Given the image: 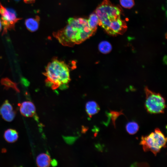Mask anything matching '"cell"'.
<instances>
[{"instance_id": "cell-1", "label": "cell", "mask_w": 167, "mask_h": 167, "mask_svg": "<svg viewBox=\"0 0 167 167\" xmlns=\"http://www.w3.org/2000/svg\"><path fill=\"white\" fill-rule=\"evenodd\" d=\"M67 22L64 28L53 34L63 46L72 47L81 43L96 32L90 28L86 19L70 18Z\"/></svg>"}, {"instance_id": "cell-2", "label": "cell", "mask_w": 167, "mask_h": 167, "mask_svg": "<svg viewBox=\"0 0 167 167\" xmlns=\"http://www.w3.org/2000/svg\"><path fill=\"white\" fill-rule=\"evenodd\" d=\"M122 10L109 0H103L96 8L95 12L99 19L98 25L109 35L123 34L127 27L125 21L121 18Z\"/></svg>"}, {"instance_id": "cell-3", "label": "cell", "mask_w": 167, "mask_h": 167, "mask_svg": "<svg viewBox=\"0 0 167 167\" xmlns=\"http://www.w3.org/2000/svg\"><path fill=\"white\" fill-rule=\"evenodd\" d=\"M43 75L46 85L53 90H63L68 88L71 81L70 70L64 61L54 58L46 67Z\"/></svg>"}, {"instance_id": "cell-4", "label": "cell", "mask_w": 167, "mask_h": 167, "mask_svg": "<svg viewBox=\"0 0 167 167\" xmlns=\"http://www.w3.org/2000/svg\"><path fill=\"white\" fill-rule=\"evenodd\" d=\"M166 141L164 134L159 129L156 128L149 135L142 136L140 144L144 152L151 151L156 156L162 148L166 147Z\"/></svg>"}, {"instance_id": "cell-5", "label": "cell", "mask_w": 167, "mask_h": 167, "mask_svg": "<svg viewBox=\"0 0 167 167\" xmlns=\"http://www.w3.org/2000/svg\"><path fill=\"white\" fill-rule=\"evenodd\" d=\"M146 95L145 107L151 114L163 113L166 108L165 100L159 93L153 92L147 87L145 88Z\"/></svg>"}, {"instance_id": "cell-6", "label": "cell", "mask_w": 167, "mask_h": 167, "mask_svg": "<svg viewBox=\"0 0 167 167\" xmlns=\"http://www.w3.org/2000/svg\"><path fill=\"white\" fill-rule=\"evenodd\" d=\"M0 15L3 28L2 35L6 33L8 30L14 29L15 24L21 19L17 17L13 9L4 7L0 2Z\"/></svg>"}, {"instance_id": "cell-7", "label": "cell", "mask_w": 167, "mask_h": 167, "mask_svg": "<svg viewBox=\"0 0 167 167\" xmlns=\"http://www.w3.org/2000/svg\"><path fill=\"white\" fill-rule=\"evenodd\" d=\"M0 115L5 120L10 122L15 118L16 112L7 100H5L0 107Z\"/></svg>"}, {"instance_id": "cell-8", "label": "cell", "mask_w": 167, "mask_h": 167, "mask_svg": "<svg viewBox=\"0 0 167 167\" xmlns=\"http://www.w3.org/2000/svg\"><path fill=\"white\" fill-rule=\"evenodd\" d=\"M19 110L21 114L27 117H33L36 113V107L34 104L30 101H25L20 105Z\"/></svg>"}, {"instance_id": "cell-9", "label": "cell", "mask_w": 167, "mask_h": 167, "mask_svg": "<svg viewBox=\"0 0 167 167\" xmlns=\"http://www.w3.org/2000/svg\"><path fill=\"white\" fill-rule=\"evenodd\" d=\"M36 162L38 167H47L50 165L51 160L50 156L48 154L42 153L37 156Z\"/></svg>"}, {"instance_id": "cell-10", "label": "cell", "mask_w": 167, "mask_h": 167, "mask_svg": "<svg viewBox=\"0 0 167 167\" xmlns=\"http://www.w3.org/2000/svg\"><path fill=\"white\" fill-rule=\"evenodd\" d=\"M40 18L36 16L34 18H30L25 21V25L27 29L30 31L34 32L36 31L39 27Z\"/></svg>"}, {"instance_id": "cell-11", "label": "cell", "mask_w": 167, "mask_h": 167, "mask_svg": "<svg viewBox=\"0 0 167 167\" xmlns=\"http://www.w3.org/2000/svg\"><path fill=\"white\" fill-rule=\"evenodd\" d=\"M85 110L88 115L90 117H91L99 112L100 110V108L96 102L90 101L86 104Z\"/></svg>"}, {"instance_id": "cell-12", "label": "cell", "mask_w": 167, "mask_h": 167, "mask_svg": "<svg viewBox=\"0 0 167 167\" xmlns=\"http://www.w3.org/2000/svg\"><path fill=\"white\" fill-rule=\"evenodd\" d=\"M4 137L7 142L10 143H14L18 139V134L16 130L9 129L5 131Z\"/></svg>"}, {"instance_id": "cell-13", "label": "cell", "mask_w": 167, "mask_h": 167, "mask_svg": "<svg viewBox=\"0 0 167 167\" xmlns=\"http://www.w3.org/2000/svg\"><path fill=\"white\" fill-rule=\"evenodd\" d=\"M0 83L2 85L4 86V88L6 89L12 88L17 92H20L18 87L17 84L13 82L8 78H2L0 81Z\"/></svg>"}, {"instance_id": "cell-14", "label": "cell", "mask_w": 167, "mask_h": 167, "mask_svg": "<svg viewBox=\"0 0 167 167\" xmlns=\"http://www.w3.org/2000/svg\"><path fill=\"white\" fill-rule=\"evenodd\" d=\"M88 21L90 28L96 32L99 24V19L95 12L93 13L90 15Z\"/></svg>"}, {"instance_id": "cell-15", "label": "cell", "mask_w": 167, "mask_h": 167, "mask_svg": "<svg viewBox=\"0 0 167 167\" xmlns=\"http://www.w3.org/2000/svg\"><path fill=\"white\" fill-rule=\"evenodd\" d=\"M138 124L134 121H131L127 123L126 126L127 132L130 135H134L136 133L139 129Z\"/></svg>"}, {"instance_id": "cell-16", "label": "cell", "mask_w": 167, "mask_h": 167, "mask_svg": "<svg viewBox=\"0 0 167 167\" xmlns=\"http://www.w3.org/2000/svg\"><path fill=\"white\" fill-rule=\"evenodd\" d=\"M98 49L102 53H108L111 51L112 47L111 44L106 41L101 42L99 45Z\"/></svg>"}, {"instance_id": "cell-17", "label": "cell", "mask_w": 167, "mask_h": 167, "mask_svg": "<svg viewBox=\"0 0 167 167\" xmlns=\"http://www.w3.org/2000/svg\"><path fill=\"white\" fill-rule=\"evenodd\" d=\"M121 5L123 7L131 9L135 5L134 0H120Z\"/></svg>"}, {"instance_id": "cell-18", "label": "cell", "mask_w": 167, "mask_h": 167, "mask_svg": "<svg viewBox=\"0 0 167 167\" xmlns=\"http://www.w3.org/2000/svg\"><path fill=\"white\" fill-rule=\"evenodd\" d=\"M24 2L26 3H32L34 2L35 0H23Z\"/></svg>"}, {"instance_id": "cell-19", "label": "cell", "mask_w": 167, "mask_h": 167, "mask_svg": "<svg viewBox=\"0 0 167 167\" xmlns=\"http://www.w3.org/2000/svg\"><path fill=\"white\" fill-rule=\"evenodd\" d=\"M2 24L1 21V20H0V32L1 31L2 29Z\"/></svg>"}, {"instance_id": "cell-20", "label": "cell", "mask_w": 167, "mask_h": 167, "mask_svg": "<svg viewBox=\"0 0 167 167\" xmlns=\"http://www.w3.org/2000/svg\"><path fill=\"white\" fill-rule=\"evenodd\" d=\"M15 0L16 1H19V0Z\"/></svg>"}]
</instances>
